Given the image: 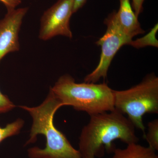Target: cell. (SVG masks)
Listing matches in <instances>:
<instances>
[{
	"mask_svg": "<svg viewBox=\"0 0 158 158\" xmlns=\"http://www.w3.org/2000/svg\"><path fill=\"white\" fill-rule=\"evenodd\" d=\"M14 105L8 97L4 95L0 90V113H4L12 110Z\"/></svg>",
	"mask_w": 158,
	"mask_h": 158,
	"instance_id": "13",
	"label": "cell"
},
{
	"mask_svg": "<svg viewBox=\"0 0 158 158\" xmlns=\"http://www.w3.org/2000/svg\"><path fill=\"white\" fill-rule=\"evenodd\" d=\"M156 151L138 143L127 144L124 149L116 148L112 158H158Z\"/></svg>",
	"mask_w": 158,
	"mask_h": 158,
	"instance_id": "9",
	"label": "cell"
},
{
	"mask_svg": "<svg viewBox=\"0 0 158 158\" xmlns=\"http://www.w3.org/2000/svg\"><path fill=\"white\" fill-rule=\"evenodd\" d=\"M148 131L144 136L149 146L156 151L158 150V119L150 122L148 124Z\"/></svg>",
	"mask_w": 158,
	"mask_h": 158,
	"instance_id": "11",
	"label": "cell"
},
{
	"mask_svg": "<svg viewBox=\"0 0 158 158\" xmlns=\"http://www.w3.org/2000/svg\"><path fill=\"white\" fill-rule=\"evenodd\" d=\"M144 0H131L132 8L135 14L137 17H138L143 10V3Z\"/></svg>",
	"mask_w": 158,
	"mask_h": 158,
	"instance_id": "14",
	"label": "cell"
},
{
	"mask_svg": "<svg viewBox=\"0 0 158 158\" xmlns=\"http://www.w3.org/2000/svg\"><path fill=\"white\" fill-rule=\"evenodd\" d=\"M79 138V150L82 158H95L106 148L113 149L112 142L119 139L127 144L138 143L135 127L124 115L116 110L90 115Z\"/></svg>",
	"mask_w": 158,
	"mask_h": 158,
	"instance_id": "1",
	"label": "cell"
},
{
	"mask_svg": "<svg viewBox=\"0 0 158 158\" xmlns=\"http://www.w3.org/2000/svg\"><path fill=\"white\" fill-rule=\"evenodd\" d=\"M73 2L74 0H58L44 11L40 19V39L47 40L59 35L72 38L69 22L73 14Z\"/></svg>",
	"mask_w": 158,
	"mask_h": 158,
	"instance_id": "6",
	"label": "cell"
},
{
	"mask_svg": "<svg viewBox=\"0 0 158 158\" xmlns=\"http://www.w3.org/2000/svg\"><path fill=\"white\" fill-rule=\"evenodd\" d=\"M158 30V25L157 23L152 29L150 31L143 37L136 40H132L129 45L135 48L139 49L146 46H152L157 48L158 41L156 37Z\"/></svg>",
	"mask_w": 158,
	"mask_h": 158,
	"instance_id": "10",
	"label": "cell"
},
{
	"mask_svg": "<svg viewBox=\"0 0 158 158\" xmlns=\"http://www.w3.org/2000/svg\"><path fill=\"white\" fill-rule=\"evenodd\" d=\"M50 90L63 106H71L90 116L115 110L114 90L105 83L78 84L72 77L65 74Z\"/></svg>",
	"mask_w": 158,
	"mask_h": 158,
	"instance_id": "3",
	"label": "cell"
},
{
	"mask_svg": "<svg viewBox=\"0 0 158 158\" xmlns=\"http://www.w3.org/2000/svg\"><path fill=\"white\" fill-rule=\"evenodd\" d=\"M62 106L50 90L47 98L40 106L33 108L20 106L30 113L33 119L31 138L27 144L35 142L39 134L46 138L45 148L34 147L29 150L30 158H82L79 150L75 149L65 136L54 126V115Z\"/></svg>",
	"mask_w": 158,
	"mask_h": 158,
	"instance_id": "2",
	"label": "cell"
},
{
	"mask_svg": "<svg viewBox=\"0 0 158 158\" xmlns=\"http://www.w3.org/2000/svg\"><path fill=\"white\" fill-rule=\"evenodd\" d=\"M23 124V120L18 119L7 125L5 127H0V143L6 138L18 134Z\"/></svg>",
	"mask_w": 158,
	"mask_h": 158,
	"instance_id": "12",
	"label": "cell"
},
{
	"mask_svg": "<svg viewBox=\"0 0 158 158\" xmlns=\"http://www.w3.org/2000/svg\"><path fill=\"white\" fill-rule=\"evenodd\" d=\"M119 8L116 11V18L123 32L132 39L135 36L143 34L145 31L133 11L130 0H119Z\"/></svg>",
	"mask_w": 158,
	"mask_h": 158,
	"instance_id": "8",
	"label": "cell"
},
{
	"mask_svg": "<svg viewBox=\"0 0 158 158\" xmlns=\"http://www.w3.org/2000/svg\"><path fill=\"white\" fill-rule=\"evenodd\" d=\"M104 23L106 26V31L96 42L101 47L99 62L96 68L85 77V83H96L102 78L106 79L116 53L123 46L129 45L132 40L125 34L118 24L116 11L110 13Z\"/></svg>",
	"mask_w": 158,
	"mask_h": 158,
	"instance_id": "5",
	"label": "cell"
},
{
	"mask_svg": "<svg viewBox=\"0 0 158 158\" xmlns=\"http://www.w3.org/2000/svg\"><path fill=\"white\" fill-rule=\"evenodd\" d=\"M6 6L7 9H15L22 3V0H0Z\"/></svg>",
	"mask_w": 158,
	"mask_h": 158,
	"instance_id": "15",
	"label": "cell"
},
{
	"mask_svg": "<svg viewBox=\"0 0 158 158\" xmlns=\"http://www.w3.org/2000/svg\"><path fill=\"white\" fill-rule=\"evenodd\" d=\"M114 108L127 115L135 127L145 136L143 117L146 113H158V77L148 74L143 81L127 90H114Z\"/></svg>",
	"mask_w": 158,
	"mask_h": 158,
	"instance_id": "4",
	"label": "cell"
},
{
	"mask_svg": "<svg viewBox=\"0 0 158 158\" xmlns=\"http://www.w3.org/2000/svg\"><path fill=\"white\" fill-rule=\"evenodd\" d=\"M87 0H74L73 13H76L83 7Z\"/></svg>",
	"mask_w": 158,
	"mask_h": 158,
	"instance_id": "16",
	"label": "cell"
},
{
	"mask_svg": "<svg viewBox=\"0 0 158 158\" xmlns=\"http://www.w3.org/2000/svg\"><path fill=\"white\" fill-rule=\"evenodd\" d=\"M28 8L7 9L0 19V61L7 54L19 51V34L23 19Z\"/></svg>",
	"mask_w": 158,
	"mask_h": 158,
	"instance_id": "7",
	"label": "cell"
}]
</instances>
